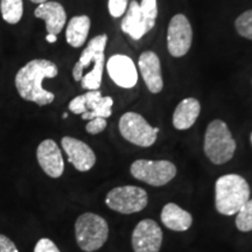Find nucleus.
I'll return each instance as SVG.
<instances>
[{"label": "nucleus", "mask_w": 252, "mask_h": 252, "mask_svg": "<svg viewBox=\"0 0 252 252\" xmlns=\"http://www.w3.org/2000/svg\"><path fill=\"white\" fill-rule=\"evenodd\" d=\"M250 140H251V144H252V133H251V137H250Z\"/></svg>", "instance_id": "32"}, {"label": "nucleus", "mask_w": 252, "mask_h": 252, "mask_svg": "<svg viewBox=\"0 0 252 252\" xmlns=\"http://www.w3.org/2000/svg\"><path fill=\"white\" fill-rule=\"evenodd\" d=\"M162 230L156 220H140L132 232L134 252H159L162 245Z\"/></svg>", "instance_id": "10"}, {"label": "nucleus", "mask_w": 252, "mask_h": 252, "mask_svg": "<svg viewBox=\"0 0 252 252\" xmlns=\"http://www.w3.org/2000/svg\"><path fill=\"white\" fill-rule=\"evenodd\" d=\"M59 75V68L54 62L45 59L32 60L15 75V88L25 100L33 102L39 106L53 103L54 94L43 89L45 78H54Z\"/></svg>", "instance_id": "1"}, {"label": "nucleus", "mask_w": 252, "mask_h": 252, "mask_svg": "<svg viewBox=\"0 0 252 252\" xmlns=\"http://www.w3.org/2000/svg\"><path fill=\"white\" fill-rule=\"evenodd\" d=\"M132 176L153 187H161L176 175V166L168 160H135L130 167Z\"/></svg>", "instance_id": "8"}, {"label": "nucleus", "mask_w": 252, "mask_h": 252, "mask_svg": "<svg viewBox=\"0 0 252 252\" xmlns=\"http://www.w3.org/2000/svg\"><path fill=\"white\" fill-rule=\"evenodd\" d=\"M0 252H19V250L11 239L0 234Z\"/></svg>", "instance_id": "28"}, {"label": "nucleus", "mask_w": 252, "mask_h": 252, "mask_svg": "<svg viewBox=\"0 0 252 252\" xmlns=\"http://www.w3.org/2000/svg\"><path fill=\"white\" fill-rule=\"evenodd\" d=\"M236 140L224 122L215 119L208 125L204 133L203 151L213 163L223 165L230 161L236 152Z\"/></svg>", "instance_id": "3"}, {"label": "nucleus", "mask_w": 252, "mask_h": 252, "mask_svg": "<svg viewBox=\"0 0 252 252\" xmlns=\"http://www.w3.org/2000/svg\"><path fill=\"white\" fill-rule=\"evenodd\" d=\"M34 252H60V250L49 238H41L35 244Z\"/></svg>", "instance_id": "26"}, {"label": "nucleus", "mask_w": 252, "mask_h": 252, "mask_svg": "<svg viewBox=\"0 0 252 252\" xmlns=\"http://www.w3.org/2000/svg\"><path fill=\"white\" fill-rule=\"evenodd\" d=\"M200 112L201 104L196 98L188 97L182 99L173 113V125L179 131L188 130L197 121Z\"/></svg>", "instance_id": "18"}, {"label": "nucleus", "mask_w": 252, "mask_h": 252, "mask_svg": "<svg viewBox=\"0 0 252 252\" xmlns=\"http://www.w3.org/2000/svg\"><path fill=\"white\" fill-rule=\"evenodd\" d=\"M75 237L78 247L84 252L99 250L108 241V222L97 214H82L75 223Z\"/></svg>", "instance_id": "5"}, {"label": "nucleus", "mask_w": 252, "mask_h": 252, "mask_svg": "<svg viewBox=\"0 0 252 252\" xmlns=\"http://www.w3.org/2000/svg\"><path fill=\"white\" fill-rule=\"evenodd\" d=\"M106 126H108V122L105 118L97 117L89 121L86 126V131L90 134H98L105 130Z\"/></svg>", "instance_id": "25"}, {"label": "nucleus", "mask_w": 252, "mask_h": 252, "mask_svg": "<svg viewBox=\"0 0 252 252\" xmlns=\"http://www.w3.org/2000/svg\"><path fill=\"white\" fill-rule=\"evenodd\" d=\"M37 162L42 171L53 179H58L64 172V161L61 150L52 139H46L37 146Z\"/></svg>", "instance_id": "14"}, {"label": "nucleus", "mask_w": 252, "mask_h": 252, "mask_svg": "<svg viewBox=\"0 0 252 252\" xmlns=\"http://www.w3.org/2000/svg\"><path fill=\"white\" fill-rule=\"evenodd\" d=\"M235 27L239 35L252 41V9L243 12L236 19Z\"/></svg>", "instance_id": "23"}, {"label": "nucleus", "mask_w": 252, "mask_h": 252, "mask_svg": "<svg viewBox=\"0 0 252 252\" xmlns=\"http://www.w3.org/2000/svg\"><path fill=\"white\" fill-rule=\"evenodd\" d=\"M193 42V28L185 14H175L167 28V49L173 58H182Z\"/></svg>", "instance_id": "9"}, {"label": "nucleus", "mask_w": 252, "mask_h": 252, "mask_svg": "<svg viewBox=\"0 0 252 252\" xmlns=\"http://www.w3.org/2000/svg\"><path fill=\"white\" fill-rule=\"evenodd\" d=\"M127 6L128 0H109V13L112 18H121L125 14Z\"/></svg>", "instance_id": "24"}, {"label": "nucleus", "mask_w": 252, "mask_h": 252, "mask_svg": "<svg viewBox=\"0 0 252 252\" xmlns=\"http://www.w3.org/2000/svg\"><path fill=\"white\" fill-rule=\"evenodd\" d=\"M138 68L150 93H161L163 89V80L159 56L152 50L141 53L138 60Z\"/></svg>", "instance_id": "13"}, {"label": "nucleus", "mask_w": 252, "mask_h": 252, "mask_svg": "<svg viewBox=\"0 0 252 252\" xmlns=\"http://www.w3.org/2000/svg\"><path fill=\"white\" fill-rule=\"evenodd\" d=\"M62 149L68 156V161L77 171L88 172L96 163V154L89 145L72 137H63L61 140Z\"/></svg>", "instance_id": "12"}, {"label": "nucleus", "mask_w": 252, "mask_h": 252, "mask_svg": "<svg viewBox=\"0 0 252 252\" xmlns=\"http://www.w3.org/2000/svg\"><path fill=\"white\" fill-rule=\"evenodd\" d=\"M106 70L113 83L123 89H132L138 83V69L130 56L115 54L106 62Z\"/></svg>", "instance_id": "11"}, {"label": "nucleus", "mask_w": 252, "mask_h": 252, "mask_svg": "<svg viewBox=\"0 0 252 252\" xmlns=\"http://www.w3.org/2000/svg\"><path fill=\"white\" fill-rule=\"evenodd\" d=\"M46 40H47V42H49V43H55L56 41H58V36L53 35V34H48V35L46 36Z\"/></svg>", "instance_id": "29"}, {"label": "nucleus", "mask_w": 252, "mask_h": 252, "mask_svg": "<svg viewBox=\"0 0 252 252\" xmlns=\"http://www.w3.org/2000/svg\"><path fill=\"white\" fill-rule=\"evenodd\" d=\"M67 117H68V113H63V115H62V118H63V119H65Z\"/></svg>", "instance_id": "31"}, {"label": "nucleus", "mask_w": 252, "mask_h": 252, "mask_svg": "<svg viewBox=\"0 0 252 252\" xmlns=\"http://www.w3.org/2000/svg\"><path fill=\"white\" fill-rule=\"evenodd\" d=\"M36 18L42 19L46 23L48 34L58 36L67 23V13L63 6L58 1H46L40 4L34 11Z\"/></svg>", "instance_id": "16"}, {"label": "nucleus", "mask_w": 252, "mask_h": 252, "mask_svg": "<svg viewBox=\"0 0 252 252\" xmlns=\"http://www.w3.org/2000/svg\"><path fill=\"white\" fill-rule=\"evenodd\" d=\"M236 226L239 231L249 232L252 230V198L248 201L236 214Z\"/></svg>", "instance_id": "22"}, {"label": "nucleus", "mask_w": 252, "mask_h": 252, "mask_svg": "<svg viewBox=\"0 0 252 252\" xmlns=\"http://www.w3.org/2000/svg\"><path fill=\"white\" fill-rule=\"evenodd\" d=\"M31 1H32V2H34V4L40 5V4H43V2L48 1V0H31Z\"/></svg>", "instance_id": "30"}, {"label": "nucleus", "mask_w": 252, "mask_h": 252, "mask_svg": "<svg viewBox=\"0 0 252 252\" xmlns=\"http://www.w3.org/2000/svg\"><path fill=\"white\" fill-rule=\"evenodd\" d=\"M105 203L111 210L119 214L130 215L139 213L149 203V195L146 190L138 186H121L109 191Z\"/></svg>", "instance_id": "6"}, {"label": "nucleus", "mask_w": 252, "mask_h": 252, "mask_svg": "<svg viewBox=\"0 0 252 252\" xmlns=\"http://www.w3.org/2000/svg\"><path fill=\"white\" fill-rule=\"evenodd\" d=\"M157 18V0H141L140 4L135 0H132L131 2H128L125 17L122 21V32L138 41L153 30Z\"/></svg>", "instance_id": "4"}, {"label": "nucleus", "mask_w": 252, "mask_h": 252, "mask_svg": "<svg viewBox=\"0 0 252 252\" xmlns=\"http://www.w3.org/2000/svg\"><path fill=\"white\" fill-rule=\"evenodd\" d=\"M1 17L9 25H17L24 14L23 0H0Z\"/></svg>", "instance_id": "21"}, {"label": "nucleus", "mask_w": 252, "mask_h": 252, "mask_svg": "<svg viewBox=\"0 0 252 252\" xmlns=\"http://www.w3.org/2000/svg\"><path fill=\"white\" fill-rule=\"evenodd\" d=\"M250 200V187L243 176L226 174L217 179L215 184V206L220 214L236 215Z\"/></svg>", "instance_id": "2"}, {"label": "nucleus", "mask_w": 252, "mask_h": 252, "mask_svg": "<svg viewBox=\"0 0 252 252\" xmlns=\"http://www.w3.org/2000/svg\"><path fill=\"white\" fill-rule=\"evenodd\" d=\"M106 43H108L106 34H100L89 41V43L82 52L80 60L75 63L72 68V77L75 81L81 82L84 75V69L89 67L90 63H96L100 58H104Z\"/></svg>", "instance_id": "15"}, {"label": "nucleus", "mask_w": 252, "mask_h": 252, "mask_svg": "<svg viewBox=\"0 0 252 252\" xmlns=\"http://www.w3.org/2000/svg\"><path fill=\"white\" fill-rule=\"evenodd\" d=\"M161 222L173 231H186L193 224L191 214L175 203H167L161 212Z\"/></svg>", "instance_id": "19"}, {"label": "nucleus", "mask_w": 252, "mask_h": 252, "mask_svg": "<svg viewBox=\"0 0 252 252\" xmlns=\"http://www.w3.org/2000/svg\"><path fill=\"white\" fill-rule=\"evenodd\" d=\"M69 110L75 115H83L87 112L86 105H84V97L83 94L76 96L75 98H72L69 103Z\"/></svg>", "instance_id": "27"}, {"label": "nucleus", "mask_w": 252, "mask_h": 252, "mask_svg": "<svg viewBox=\"0 0 252 252\" xmlns=\"http://www.w3.org/2000/svg\"><path fill=\"white\" fill-rule=\"evenodd\" d=\"M84 105L87 112L83 113L82 119L83 121H91V119L100 117L109 118L112 115L113 99L110 96H102L99 90H90L83 94Z\"/></svg>", "instance_id": "17"}, {"label": "nucleus", "mask_w": 252, "mask_h": 252, "mask_svg": "<svg viewBox=\"0 0 252 252\" xmlns=\"http://www.w3.org/2000/svg\"><path fill=\"white\" fill-rule=\"evenodd\" d=\"M159 127H152L143 116L126 112L119 119V132L128 143L139 147H151L156 144Z\"/></svg>", "instance_id": "7"}, {"label": "nucleus", "mask_w": 252, "mask_h": 252, "mask_svg": "<svg viewBox=\"0 0 252 252\" xmlns=\"http://www.w3.org/2000/svg\"><path fill=\"white\" fill-rule=\"evenodd\" d=\"M91 27V20L88 15H76L71 18L65 30V40L68 45L80 48L87 42Z\"/></svg>", "instance_id": "20"}]
</instances>
